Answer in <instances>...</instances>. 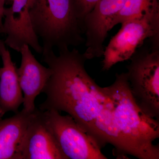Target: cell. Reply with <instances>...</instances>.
I'll use <instances>...</instances> for the list:
<instances>
[{
	"label": "cell",
	"mask_w": 159,
	"mask_h": 159,
	"mask_svg": "<svg viewBox=\"0 0 159 159\" xmlns=\"http://www.w3.org/2000/svg\"><path fill=\"white\" fill-rule=\"evenodd\" d=\"M42 60L51 70L42 93L46 99L42 111L68 114L88 134H93L104 109L101 87L86 70L87 58L77 49L54 51L42 54Z\"/></svg>",
	"instance_id": "6da1fadb"
},
{
	"label": "cell",
	"mask_w": 159,
	"mask_h": 159,
	"mask_svg": "<svg viewBox=\"0 0 159 159\" xmlns=\"http://www.w3.org/2000/svg\"><path fill=\"white\" fill-rule=\"evenodd\" d=\"M114 105L116 124L128 155L139 159H159L158 119L144 113L136 103L130 92L126 73L116 74L112 84L106 87Z\"/></svg>",
	"instance_id": "7a4b0ae2"
},
{
	"label": "cell",
	"mask_w": 159,
	"mask_h": 159,
	"mask_svg": "<svg viewBox=\"0 0 159 159\" xmlns=\"http://www.w3.org/2000/svg\"><path fill=\"white\" fill-rule=\"evenodd\" d=\"M33 30L42 42V54L59 51L84 42L82 27L74 14L70 0H29Z\"/></svg>",
	"instance_id": "3957f363"
},
{
	"label": "cell",
	"mask_w": 159,
	"mask_h": 159,
	"mask_svg": "<svg viewBox=\"0 0 159 159\" xmlns=\"http://www.w3.org/2000/svg\"><path fill=\"white\" fill-rule=\"evenodd\" d=\"M126 72L130 92L148 116L159 117V36L148 39L131 57Z\"/></svg>",
	"instance_id": "277c9868"
},
{
	"label": "cell",
	"mask_w": 159,
	"mask_h": 159,
	"mask_svg": "<svg viewBox=\"0 0 159 159\" xmlns=\"http://www.w3.org/2000/svg\"><path fill=\"white\" fill-rule=\"evenodd\" d=\"M119 31L104 48L102 70L130 59L148 39L159 36V13L148 14L121 24Z\"/></svg>",
	"instance_id": "5b68a950"
},
{
	"label": "cell",
	"mask_w": 159,
	"mask_h": 159,
	"mask_svg": "<svg viewBox=\"0 0 159 159\" xmlns=\"http://www.w3.org/2000/svg\"><path fill=\"white\" fill-rule=\"evenodd\" d=\"M47 127L68 159H107L97 141L86 133L71 116L55 111H42Z\"/></svg>",
	"instance_id": "8992f818"
},
{
	"label": "cell",
	"mask_w": 159,
	"mask_h": 159,
	"mask_svg": "<svg viewBox=\"0 0 159 159\" xmlns=\"http://www.w3.org/2000/svg\"><path fill=\"white\" fill-rule=\"evenodd\" d=\"M125 0H99L84 21L87 48L83 53L87 60L102 57L103 43L111 30L113 20L124 6Z\"/></svg>",
	"instance_id": "52a82bcc"
},
{
	"label": "cell",
	"mask_w": 159,
	"mask_h": 159,
	"mask_svg": "<svg viewBox=\"0 0 159 159\" xmlns=\"http://www.w3.org/2000/svg\"><path fill=\"white\" fill-rule=\"evenodd\" d=\"M11 7L5 8L4 21L0 34L6 35L5 44L20 52L24 45H28L35 52L42 54V46L31 24L29 0H13Z\"/></svg>",
	"instance_id": "ba28073f"
},
{
	"label": "cell",
	"mask_w": 159,
	"mask_h": 159,
	"mask_svg": "<svg viewBox=\"0 0 159 159\" xmlns=\"http://www.w3.org/2000/svg\"><path fill=\"white\" fill-rule=\"evenodd\" d=\"M21 159H68L36 108L21 147Z\"/></svg>",
	"instance_id": "9c48e42d"
},
{
	"label": "cell",
	"mask_w": 159,
	"mask_h": 159,
	"mask_svg": "<svg viewBox=\"0 0 159 159\" xmlns=\"http://www.w3.org/2000/svg\"><path fill=\"white\" fill-rule=\"evenodd\" d=\"M29 46L22 47L20 66L17 68L20 86L24 94L23 110L33 112L36 110L34 101L42 93L52 73L50 68L42 65L31 53Z\"/></svg>",
	"instance_id": "30bf717a"
},
{
	"label": "cell",
	"mask_w": 159,
	"mask_h": 159,
	"mask_svg": "<svg viewBox=\"0 0 159 159\" xmlns=\"http://www.w3.org/2000/svg\"><path fill=\"white\" fill-rule=\"evenodd\" d=\"M35 110H22L4 119L0 116V159H21V147Z\"/></svg>",
	"instance_id": "8fae6325"
},
{
	"label": "cell",
	"mask_w": 159,
	"mask_h": 159,
	"mask_svg": "<svg viewBox=\"0 0 159 159\" xmlns=\"http://www.w3.org/2000/svg\"><path fill=\"white\" fill-rule=\"evenodd\" d=\"M1 56L3 66L0 68V115L3 117L8 112H18L23 103V96L17 68L12 61L9 50L4 49Z\"/></svg>",
	"instance_id": "7c38bea8"
},
{
	"label": "cell",
	"mask_w": 159,
	"mask_h": 159,
	"mask_svg": "<svg viewBox=\"0 0 159 159\" xmlns=\"http://www.w3.org/2000/svg\"><path fill=\"white\" fill-rule=\"evenodd\" d=\"M159 13V0H125L121 11L115 17L111 29L118 24L146 15Z\"/></svg>",
	"instance_id": "4fadbf2b"
},
{
	"label": "cell",
	"mask_w": 159,
	"mask_h": 159,
	"mask_svg": "<svg viewBox=\"0 0 159 159\" xmlns=\"http://www.w3.org/2000/svg\"><path fill=\"white\" fill-rule=\"evenodd\" d=\"M99 0H70L71 6L75 16L83 30L84 21L86 16L89 13Z\"/></svg>",
	"instance_id": "5bb4252c"
},
{
	"label": "cell",
	"mask_w": 159,
	"mask_h": 159,
	"mask_svg": "<svg viewBox=\"0 0 159 159\" xmlns=\"http://www.w3.org/2000/svg\"><path fill=\"white\" fill-rule=\"evenodd\" d=\"M5 0H0V31L3 28V18H4V11Z\"/></svg>",
	"instance_id": "9a60e30c"
},
{
	"label": "cell",
	"mask_w": 159,
	"mask_h": 159,
	"mask_svg": "<svg viewBox=\"0 0 159 159\" xmlns=\"http://www.w3.org/2000/svg\"><path fill=\"white\" fill-rule=\"evenodd\" d=\"M6 48V44H5V42L4 41L0 39V56L2 55L3 50Z\"/></svg>",
	"instance_id": "2e32d148"
},
{
	"label": "cell",
	"mask_w": 159,
	"mask_h": 159,
	"mask_svg": "<svg viewBox=\"0 0 159 159\" xmlns=\"http://www.w3.org/2000/svg\"><path fill=\"white\" fill-rule=\"evenodd\" d=\"M10 1H13V0H10Z\"/></svg>",
	"instance_id": "e0dca14e"
}]
</instances>
